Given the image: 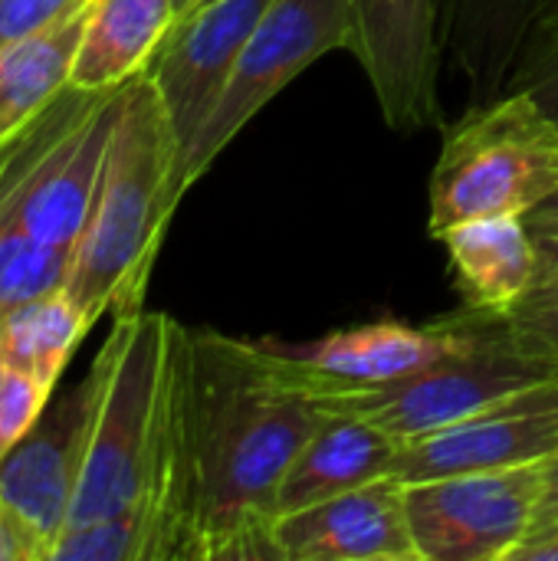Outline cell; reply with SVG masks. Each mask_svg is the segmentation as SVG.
<instances>
[{
  "instance_id": "cell-1",
  "label": "cell",
  "mask_w": 558,
  "mask_h": 561,
  "mask_svg": "<svg viewBox=\"0 0 558 561\" xmlns=\"http://www.w3.org/2000/svg\"><path fill=\"white\" fill-rule=\"evenodd\" d=\"M191 510L187 561H266L280 483L322 417L263 342L171 322Z\"/></svg>"
},
{
  "instance_id": "cell-2",
  "label": "cell",
  "mask_w": 558,
  "mask_h": 561,
  "mask_svg": "<svg viewBox=\"0 0 558 561\" xmlns=\"http://www.w3.org/2000/svg\"><path fill=\"white\" fill-rule=\"evenodd\" d=\"M187 184L181 145L148 72L122 85L89 220L72 250L66 293L95 325L141 309L168 220Z\"/></svg>"
},
{
  "instance_id": "cell-3",
  "label": "cell",
  "mask_w": 558,
  "mask_h": 561,
  "mask_svg": "<svg viewBox=\"0 0 558 561\" xmlns=\"http://www.w3.org/2000/svg\"><path fill=\"white\" fill-rule=\"evenodd\" d=\"M431 233L477 217H526L558 194V118L506 89L444 131L428 184Z\"/></svg>"
},
{
  "instance_id": "cell-4",
  "label": "cell",
  "mask_w": 558,
  "mask_h": 561,
  "mask_svg": "<svg viewBox=\"0 0 558 561\" xmlns=\"http://www.w3.org/2000/svg\"><path fill=\"white\" fill-rule=\"evenodd\" d=\"M168 329L171 319L164 312L115 316L99 348L105 355V385L69 526L109 519L138 503L155 444Z\"/></svg>"
},
{
  "instance_id": "cell-5",
  "label": "cell",
  "mask_w": 558,
  "mask_h": 561,
  "mask_svg": "<svg viewBox=\"0 0 558 561\" xmlns=\"http://www.w3.org/2000/svg\"><path fill=\"white\" fill-rule=\"evenodd\" d=\"M474 316V312H470ZM558 378V365L526 352L500 316H474L470 339L454 355L378 388L312 394L322 408L368 417L391 437L418 440L437 434L487 404Z\"/></svg>"
},
{
  "instance_id": "cell-6",
  "label": "cell",
  "mask_w": 558,
  "mask_h": 561,
  "mask_svg": "<svg viewBox=\"0 0 558 561\" xmlns=\"http://www.w3.org/2000/svg\"><path fill=\"white\" fill-rule=\"evenodd\" d=\"M335 49H349L345 0H273L247 36L210 115L184 148V184L191 187L240 128H247L299 72Z\"/></svg>"
},
{
  "instance_id": "cell-7",
  "label": "cell",
  "mask_w": 558,
  "mask_h": 561,
  "mask_svg": "<svg viewBox=\"0 0 558 561\" xmlns=\"http://www.w3.org/2000/svg\"><path fill=\"white\" fill-rule=\"evenodd\" d=\"M539 496L543 463L405 483L408 526L421 561H510L536 526Z\"/></svg>"
},
{
  "instance_id": "cell-8",
  "label": "cell",
  "mask_w": 558,
  "mask_h": 561,
  "mask_svg": "<svg viewBox=\"0 0 558 561\" xmlns=\"http://www.w3.org/2000/svg\"><path fill=\"white\" fill-rule=\"evenodd\" d=\"M102 385L105 355L99 352L86 378L49 401L26 437L0 463V503L33 533L43 561H49L53 546L69 529Z\"/></svg>"
},
{
  "instance_id": "cell-9",
  "label": "cell",
  "mask_w": 558,
  "mask_h": 561,
  "mask_svg": "<svg viewBox=\"0 0 558 561\" xmlns=\"http://www.w3.org/2000/svg\"><path fill=\"white\" fill-rule=\"evenodd\" d=\"M349 53L358 59L391 131L441 125V0H345Z\"/></svg>"
},
{
  "instance_id": "cell-10",
  "label": "cell",
  "mask_w": 558,
  "mask_h": 561,
  "mask_svg": "<svg viewBox=\"0 0 558 561\" xmlns=\"http://www.w3.org/2000/svg\"><path fill=\"white\" fill-rule=\"evenodd\" d=\"M470 312L437 325H408L388 319L342 329L303 345H283L273 339H266L263 345L293 385L309 394H326L378 388L408 378L464 348L470 339Z\"/></svg>"
},
{
  "instance_id": "cell-11",
  "label": "cell",
  "mask_w": 558,
  "mask_h": 561,
  "mask_svg": "<svg viewBox=\"0 0 558 561\" xmlns=\"http://www.w3.org/2000/svg\"><path fill=\"white\" fill-rule=\"evenodd\" d=\"M558 454V378L506 394L483 411L398 450L395 477L401 483L546 463Z\"/></svg>"
},
{
  "instance_id": "cell-12",
  "label": "cell",
  "mask_w": 558,
  "mask_h": 561,
  "mask_svg": "<svg viewBox=\"0 0 558 561\" xmlns=\"http://www.w3.org/2000/svg\"><path fill=\"white\" fill-rule=\"evenodd\" d=\"M273 0H207L184 13L148 62L171 128L184 148L210 115L247 36Z\"/></svg>"
},
{
  "instance_id": "cell-13",
  "label": "cell",
  "mask_w": 558,
  "mask_h": 561,
  "mask_svg": "<svg viewBox=\"0 0 558 561\" xmlns=\"http://www.w3.org/2000/svg\"><path fill=\"white\" fill-rule=\"evenodd\" d=\"M273 536L280 561H421L398 477L283 513Z\"/></svg>"
},
{
  "instance_id": "cell-14",
  "label": "cell",
  "mask_w": 558,
  "mask_h": 561,
  "mask_svg": "<svg viewBox=\"0 0 558 561\" xmlns=\"http://www.w3.org/2000/svg\"><path fill=\"white\" fill-rule=\"evenodd\" d=\"M398 450L401 440L368 417L322 408L319 424L312 427L280 483L276 516L306 510L382 477H395Z\"/></svg>"
},
{
  "instance_id": "cell-15",
  "label": "cell",
  "mask_w": 558,
  "mask_h": 561,
  "mask_svg": "<svg viewBox=\"0 0 558 561\" xmlns=\"http://www.w3.org/2000/svg\"><path fill=\"white\" fill-rule=\"evenodd\" d=\"M454 286L474 316H513L539 289V256L526 217H477L437 237Z\"/></svg>"
},
{
  "instance_id": "cell-16",
  "label": "cell",
  "mask_w": 558,
  "mask_h": 561,
  "mask_svg": "<svg viewBox=\"0 0 558 561\" xmlns=\"http://www.w3.org/2000/svg\"><path fill=\"white\" fill-rule=\"evenodd\" d=\"M546 0H441L444 62L464 79L470 108L503 95L529 23Z\"/></svg>"
},
{
  "instance_id": "cell-17",
  "label": "cell",
  "mask_w": 558,
  "mask_h": 561,
  "mask_svg": "<svg viewBox=\"0 0 558 561\" xmlns=\"http://www.w3.org/2000/svg\"><path fill=\"white\" fill-rule=\"evenodd\" d=\"M174 20V0H92L69 85L86 92L125 85L148 69Z\"/></svg>"
},
{
  "instance_id": "cell-18",
  "label": "cell",
  "mask_w": 558,
  "mask_h": 561,
  "mask_svg": "<svg viewBox=\"0 0 558 561\" xmlns=\"http://www.w3.org/2000/svg\"><path fill=\"white\" fill-rule=\"evenodd\" d=\"M92 0L53 26L0 49V145L43 115L66 89Z\"/></svg>"
},
{
  "instance_id": "cell-19",
  "label": "cell",
  "mask_w": 558,
  "mask_h": 561,
  "mask_svg": "<svg viewBox=\"0 0 558 561\" xmlns=\"http://www.w3.org/2000/svg\"><path fill=\"white\" fill-rule=\"evenodd\" d=\"M89 329L92 322L72 296L53 289L0 316V362L33 375L53 391Z\"/></svg>"
},
{
  "instance_id": "cell-20",
  "label": "cell",
  "mask_w": 558,
  "mask_h": 561,
  "mask_svg": "<svg viewBox=\"0 0 558 561\" xmlns=\"http://www.w3.org/2000/svg\"><path fill=\"white\" fill-rule=\"evenodd\" d=\"M72 253L53 250L23 230H0V316L66 286Z\"/></svg>"
},
{
  "instance_id": "cell-21",
  "label": "cell",
  "mask_w": 558,
  "mask_h": 561,
  "mask_svg": "<svg viewBox=\"0 0 558 561\" xmlns=\"http://www.w3.org/2000/svg\"><path fill=\"white\" fill-rule=\"evenodd\" d=\"M506 89L529 92L553 118H558V0H546L529 23Z\"/></svg>"
},
{
  "instance_id": "cell-22",
  "label": "cell",
  "mask_w": 558,
  "mask_h": 561,
  "mask_svg": "<svg viewBox=\"0 0 558 561\" xmlns=\"http://www.w3.org/2000/svg\"><path fill=\"white\" fill-rule=\"evenodd\" d=\"M49 388L33 375L0 362V463L26 437L43 408L49 404Z\"/></svg>"
},
{
  "instance_id": "cell-23",
  "label": "cell",
  "mask_w": 558,
  "mask_h": 561,
  "mask_svg": "<svg viewBox=\"0 0 558 561\" xmlns=\"http://www.w3.org/2000/svg\"><path fill=\"white\" fill-rule=\"evenodd\" d=\"M506 325L526 352L558 365V286L536 289L513 316H506Z\"/></svg>"
},
{
  "instance_id": "cell-24",
  "label": "cell",
  "mask_w": 558,
  "mask_h": 561,
  "mask_svg": "<svg viewBox=\"0 0 558 561\" xmlns=\"http://www.w3.org/2000/svg\"><path fill=\"white\" fill-rule=\"evenodd\" d=\"M86 0H0V49L53 26Z\"/></svg>"
},
{
  "instance_id": "cell-25",
  "label": "cell",
  "mask_w": 558,
  "mask_h": 561,
  "mask_svg": "<svg viewBox=\"0 0 558 561\" xmlns=\"http://www.w3.org/2000/svg\"><path fill=\"white\" fill-rule=\"evenodd\" d=\"M526 227L539 256V289L558 286V194L526 214Z\"/></svg>"
},
{
  "instance_id": "cell-26",
  "label": "cell",
  "mask_w": 558,
  "mask_h": 561,
  "mask_svg": "<svg viewBox=\"0 0 558 561\" xmlns=\"http://www.w3.org/2000/svg\"><path fill=\"white\" fill-rule=\"evenodd\" d=\"M0 561H43L33 533L0 503Z\"/></svg>"
},
{
  "instance_id": "cell-27",
  "label": "cell",
  "mask_w": 558,
  "mask_h": 561,
  "mask_svg": "<svg viewBox=\"0 0 558 561\" xmlns=\"http://www.w3.org/2000/svg\"><path fill=\"white\" fill-rule=\"evenodd\" d=\"M510 561H558V523L533 529L516 549Z\"/></svg>"
},
{
  "instance_id": "cell-28",
  "label": "cell",
  "mask_w": 558,
  "mask_h": 561,
  "mask_svg": "<svg viewBox=\"0 0 558 561\" xmlns=\"http://www.w3.org/2000/svg\"><path fill=\"white\" fill-rule=\"evenodd\" d=\"M558 523V454L543 463V496H539V510H536V526H549Z\"/></svg>"
},
{
  "instance_id": "cell-29",
  "label": "cell",
  "mask_w": 558,
  "mask_h": 561,
  "mask_svg": "<svg viewBox=\"0 0 558 561\" xmlns=\"http://www.w3.org/2000/svg\"><path fill=\"white\" fill-rule=\"evenodd\" d=\"M174 3H178V20H181L184 13H191V10H194V3H197V0H174ZM178 20H174V23H178Z\"/></svg>"
},
{
  "instance_id": "cell-30",
  "label": "cell",
  "mask_w": 558,
  "mask_h": 561,
  "mask_svg": "<svg viewBox=\"0 0 558 561\" xmlns=\"http://www.w3.org/2000/svg\"><path fill=\"white\" fill-rule=\"evenodd\" d=\"M201 3H207V0H197V3H194V7H201Z\"/></svg>"
}]
</instances>
